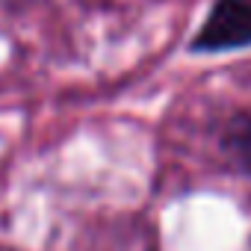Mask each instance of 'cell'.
Returning <instances> with one entry per match:
<instances>
[{
    "mask_svg": "<svg viewBox=\"0 0 251 251\" xmlns=\"http://www.w3.org/2000/svg\"><path fill=\"white\" fill-rule=\"evenodd\" d=\"M251 45V0H216L192 39V50L219 53Z\"/></svg>",
    "mask_w": 251,
    "mask_h": 251,
    "instance_id": "1",
    "label": "cell"
},
{
    "mask_svg": "<svg viewBox=\"0 0 251 251\" xmlns=\"http://www.w3.org/2000/svg\"><path fill=\"white\" fill-rule=\"evenodd\" d=\"M222 151L242 175L251 177V106L227 118V124L222 127Z\"/></svg>",
    "mask_w": 251,
    "mask_h": 251,
    "instance_id": "2",
    "label": "cell"
},
{
    "mask_svg": "<svg viewBox=\"0 0 251 251\" xmlns=\"http://www.w3.org/2000/svg\"><path fill=\"white\" fill-rule=\"evenodd\" d=\"M9 3H18V0H9Z\"/></svg>",
    "mask_w": 251,
    "mask_h": 251,
    "instance_id": "3",
    "label": "cell"
}]
</instances>
